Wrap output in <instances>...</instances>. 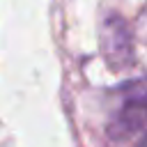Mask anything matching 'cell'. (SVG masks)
Masks as SVG:
<instances>
[{"mask_svg":"<svg viewBox=\"0 0 147 147\" xmlns=\"http://www.w3.org/2000/svg\"><path fill=\"white\" fill-rule=\"evenodd\" d=\"M147 124V85H138L122 103L117 115V126L122 133H131Z\"/></svg>","mask_w":147,"mask_h":147,"instance_id":"6da1fadb","label":"cell"},{"mask_svg":"<svg viewBox=\"0 0 147 147\" xmlns=\"http://www.w3.org/2000/svg\"><path fill=\"white\" fill-rule=\"evenodd\" d=\"M136 147H147V136H145V138H142V140H140V142H138Z\"/></svg>","mask_w":147,"mask_h":147,"instance_id":"7a4b0ae2","label":"cell"}]
</instances>
